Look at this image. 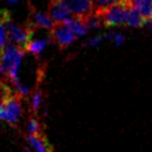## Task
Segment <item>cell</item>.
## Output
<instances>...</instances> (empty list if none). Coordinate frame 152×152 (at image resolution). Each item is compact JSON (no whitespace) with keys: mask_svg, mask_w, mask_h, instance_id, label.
<instances>
[{"mask_svg":"<svg viewBox=\"0 0 152 152\" xmlns=\"http://www.w3.org/2000/svg\"><path fill=\"white\" fill-rule=\"evenodd\" d=\"M24 53H25V50L23 48L9 41L5 48L0 54L1 65L9 77L10 81L13 85H16L19 81L18 72H19V68L22 59H23Z\"/></svg>","mask_w":152,"mask_h":152,"instance_id":"cell-1","label":"cell"},{"mask_svg":"<svg viewBox=\"0 0 152 152\" xmlns=\"http://www.w3.org/2000/svg\"><path fill=\"white\" fill-rule=\"evenodd\" d=\"M131 9V5L118 2L94 14H96L101 19L104 26H120L127 23Z\"/></svg>","mask_w":152,"mask_h":152,"instance_id":"cell-2","label":"cell"},{"mask_svg":"<svg viewBox=\"0 0 152 152\" xmlns=\"http://www.w3.org/2000/svg\"><path fill=\"white\" fill-rule=\"evenodd\" d=\"M7 27L10 42L25 50V47L31 41L36 28L32 27L28 22L25 24H17L11 18L7 21Z\"/></svg>","mask_w":152,"mask_h":152,"instance_id":"cell-3","label":"cell"},{"mask_svg":"<svg viewBox=\"0 0 152 152\" xmlns=\"http://www.w3.org/2000/svg\"><path fill=\"white\" fill-rule=\"evenodd\" d=\"M52 41L59 47V49H65L76 40V34L66 25L64 22H56L51 29L50 34Z\"/></svg>","mask_w":152,"mask_h":152,"instance_id":"cell-4","label":"cell"},{"mask_svg":"<svg viewBox=\"0 0 152 152\" xmlns=\"http://www.w3.org/2000/svg\"><path fill=\"white\" fill-rule=\"evenodd\" d=\"M71 12L72 16L77 18H86L94 14L92 0H61Z\"/></svg>","mask_w":152,"mask_h":152,"instance_id":"cell-5","label":"cell"},{"mask_svg":"<svg viewBox=\"0 0 152 152\" xmlns=\"http://www.w3.org/2000/svg\"><path fill=\"white\" fill-rule=\"evenodd\" d=\"M22 98L17 93H13L4 100V105L7 112V122L15 125L22 115Z\"/></svg>","mask_w":152,"mask_h":152,"instance_id":"cell-6","label":"cell"},{"mask_svg":"<svg viewBox=\"0 0 152 152\" xmlns=\"http://www.w3.org/2000/svg\"><path fill=\"white\" fill-rule=\"evenodd\" d=\"M28 7H29V20H28V23L34 28H42V29H47L51 31L53 25H54V22L50 18V16L38 11L30 3L28 4Z\"/></svg>","mask_w":152,"mask_h":152,"instance_id":"cell-7","label":"cell"},{"mask_svg":"<svg viewBox=\"0 0 152 152\" xmlns=\"http://www.w3.org/2000/svg\"><path fill=\"white\" fill-rule=\"evenodd\" d=\"M48 15L50 16L54 23L64 22L73 17L71 12L68 10V7L61 0H51L48 5Z\"/></svg>","mask_w":152,"mask_h":152,"instance_id":"cell-8","label":"cell"},{"mask_svg":"<svg viewBox=\"0 0 152 152\" xmlns=\"http://www.w3.org/2000/svg\"><path fill=\"white\" fill-rule=\"evenodd\" d=\"M26 140L34 147L36 152H52V148L49 145L48 141H47V139L43 133L38 135L27 134L26 135Z\"/></svg>","mask_w":152,"mask_h":152,"instance_id":"cell-9","label":"cell"},{"mask_svg":"<svg viewBox=\"0 0 152 152\" xmlns=\"http://www.w3.org/2000/svg\"><path fill=\"white\" fill-rule=\"evenodd\" d=\"M64 23L76 34V37H83L89 31V27L86 25L83 18H77L73 16L70 19L64 21Z\"/></svg>","mask_w":152,"mask_h":152,"instance_id":"cell-10","label":"cell"},{"mask_svg":"<svg viewBox=\"0 0 152 152\" xmlns=\"http://www.w3.org/2000/svg\"><path fill=\"white\" fill-rule=\"evenodd\" d=\"M11 18L7 11H0V54L5 48L9 42V34H7V21Z\"/></svg>","mask_w":152,"mask_h":152,"instance_id":"cell-11","label":"cell"},{"mask_svg":"<svg viewBox=\"0 0 152 152\" xmlns=\"http://www.w3.org/2000/svg\"><path fill=\"white\" fill-rule=\"evenodd\" d=\"M52 41L51 37L49 36L46 40H34L30 41L25 47V52H28L30 54L34 55L36 57H39L42 53V51L46 48V46Z\"/></svg>","mask_w":152,"mask_h":152,"instance_id":"cell-12","label":"cell"},{"mask_svg":"<svg viewBox=\"0 0 152 152\" xmlns=\"http://www.w3.org/2000/svg\"><path fill=\"white\" fill-rule=\"evenodd\" d=\"M132 7L147 20L152 19V0H132Z\"/></svg>","mask_w":152,"mask_h":152,"instance_id":"cell-13","label":"cell"},{"mask_svg":"<svg viewBox=\"0 0 152 152\" xmlns=\"http://www.w3.org/2000/svg\"><path fill=\"white\" fill-rule=\"evenodd\" d=\"M148 20L146 18H144L141 15L139 11L134 7L130 10V13H129V17L127 20L126 25L130 26V27H140V26H143L147 23Z\"/></svg>","mask_w":152,"mask_h":152,"instance_id":"cell-14","label":"cell"},{"mask_svg":"<svg viewBox=\"0 0 152 152\" xmlns=\"http://www.w3.org/2000/svg\"><path fill=\"white\" fill-rule=\"evenodd\" d=\"M42 91L40 89H36L31 93V100H30V110L34 115H36L38 113L39 108L42 103Z\"/></svg>","mask_w":152,"mask_h":152,"instance_id":"cell-15","label":"cell"},{"mask_svg":"<svg viewBox=\"0 0 152 152\" xmlns=\"http://www.w3.org/2000/svg\"><path fill=\"white\" fill-rule=\"evenodd\" d=\"M27 128H28V132L29 134L32 135H38V134H42V124L40 123L39 119L36 116H31L28 120V124H27Z\"/></svg>","mask_w":152,"mask_h":152,"instance_id":"cell-16","label":"cell"},{"mask_svg":"<svg viewBox=\"0 0 152 152\" xmlns=\"http://www.w3.org/2000/svg\"><path fill=\"white\" fill-rule=\"evenodd\" d=\"M92 1H93L94 13L102 11V10L106 9L115 3L120 2V0H92Z\"/></svg>","mask_w":152,"mask_h":152,"instance_id":"cell-17","label":"cell"},{"mask_svg":"<svg viewBox=\"0 0 152 152\" xmlns=\"http://www.w3.org/2000/svg\"><path fill=\"white\" fill-rule=\"evenodd\" d=\"M106 37H107L108 39H112L113 41H115V44H116L117 46H119V45H121L123 42H124V37H123L122 34H106Z\"/></svg>","mask_w":152,"mask_h":152,"instance_id":"cell-18","label":"cell"},{"mask_svg":"<svg viewBox=\"0 0 152 152\" xmlns=\"http://www.w3.org/2000/svg\"><path fill=\"white\" fill-rule=\"evenodd\" d=\"M103 40V37L99 36V37H96V38H93L88 42V45L89 46H98V45L101 43V41Z\"/></svg>","mask_w":152,"mask_h":152,"instance_id":"cell-19","label":"cell"},{"mask_svg":"<svg viewBox=\"0 0 152 152\" xmlns=\"http://www.w3.org/2000/svg\"><path fill=\"white\" fill-rule=\"evenodd\" d=\"M19 0H7V2L11 3V4H15V3H17Z\"/></svg>","mask_w":152,"mask_h":152,"instance_id":"cell-20","label":"cell"},{"mask_svg":"<svg viewBox=\"0 0 152 152\" xmlns=\"http://www.w3.org/2000/svg\"><path fill=\"white\" fill-rule=\"evenodd\" d=\"M148 25H149V27L152 29V19H150V20H148Z\"/></svg>","mask_w":152,"mask_h":152,"instance_id":"cell-21","label":"cell"},{"mask_svg":"<svg viewBox=\"0 0 152 152\" xmlns=\"http://www.w3.org/2000/svg\"><path fill=\"white\" fill-rule=\"evenodd\" d=\"M25 151H26V152H31V151H30V149H29V148H26V149H25Z\"/></svg>","mask_w":152,"mask_h":152,"instance_id":"cell-22","label":"cell"}]
</instances>
